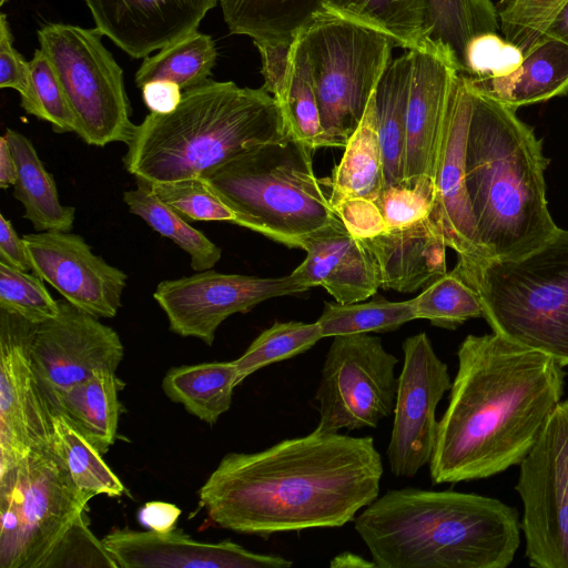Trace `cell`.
<instances>
[{"label":"cell","instance_id":"6da1fadb","mask_svg":"<svg viewBox=\"0 0 568 568\" xmlns=\"http://www.w3.org/2000/svg\"><path fill=\"white\" fill-rule=\"evenodd\" d=\"M383 460L371 436L322 433L255 453H229L199 490L219 527L270 537L342 527L379 494Z\"/></svg>","mask_w":568,"mask_h":568},{"label":"cell","instance_id":"7a4b0ae2","mask_svg":"<svg viewBox=\"0 0 568 568\" xmlns=\"http://www.w3.org/2000/svg\"><path fill=\"white\" fill-rule=\"evenodd\" d=\"M438 422L434 485L484 479L519 465L561 402L564 367L498 334L467 335Z\"/></svg>","mask_w":568,"mask_h":568},{"label":"cell","instance_id":"3957f363","mask_svg":"<svg viewBox=\"0 0 568 568\" xmlns=\"http://www.w3.org/2000/svg\"><path fill=\"white\" fill-rule=\"evenodd\" d=\"M354 528L378 568H506L520 545L516 508L454 490H388Z\"/></svg>","mask_w":568,"mask_h":568},{"label":"cell","instance_id":"277c9868","mask_svg":"<svg viewBox=\"0 0 568 568\" xmlns=\"http://www.w3.org/2000/svg\"><path fill=\"white\" fill-rule=\"evenodd\" d=\"M470 94L465 179L478 243L485 257L517 256L558 230L546 199L549 159L517 110Z\"/></svg>","mask_w":568,"mask_h":568},{"label":"cell","instance_id":"5b68a950","mask_svg":"<svg viewBox=\"0 0 568 568\" xmlns=\"http://www.w3.org/2000/svg\"><path fill=\"white\" fill-rule=\"evenodd\" d=\"M288 135L278 103L263 87L209 80L183 91L172 112H150L135 125L123 164L135 180L149 183L201 179L254 148Z\"/></svg>","mask_w":568,"mask_h":568},{"label":"cell","instance_id":"8992f818","mask_svg":"<svg viewBox=\"0 0 568 568\" xmlns=\"http://www.w3.org/2000/svg\"><path fill=\"white\" fill-rule=\"evenodd\" d=\"M314 152L288 135L230 160L201 180L237 214L239 226L303 250L313 237L347 230L314 172Z\"/></svg>","mask_w":568,"mask_h":568},{"label":"cell","instance_id":"52a82bcc","mask_svg":"<svg viewBox=\"0 0 568 568\" xmlns=\"http://www.w3.org/2000/svg\"><path fill=\"white\" fill-rule=\"evenodd\" d=\"M493 333L568 365V231L513 257L457 260Z\"/></svg>","mask_w":568,"mask_h":568},{"label":"cell","instance_id":"ba28073f","mask_svg":"<svg viewBox=\"0 0 568 568\" xmlns=\"http://www.w3.org/2000/svg\"><path fill=\"white\" fill-rule=\"evenodd\" d=\"M315 85L326 148H345L392 61L393 41L326 11L300 30Z\"/></svg>","mask_w":568,"mask_h":568},{"label":"cell","instance_id":"9c48e42d","mask_svg":"<svg viewBox=\"0 0 568 568\" xmlns=\"http://www.w3.org/2000/svg\"><path fill=\"white\" fill-rule=\"evenodd\" d=\"M89 500L52 446L32 449L0 475V568H42Z\"/></svg>","mask_w":568,"mask_h":568},{"label":"cell","instance_id":"30bf717a","mask_svg":"<svg viewBox=\"0 0 568 568\" xmlns=\"http://www.w3.org/2000/svg\"><path fill=\"white\" fill-rule=\"evenodd\" d=\"M98 28L48 23L38 30L40 49L55 68L75 133L90 145L128 143L135 124L125 92L123 70L103 45Z\"/></svg>","mask_w":568,"mask_h":568},{"label":"cell","instance_id":"8fae6325","mask_svg":"<svg viewBox=\"0 0 568 568\" xmlns=\"http://www.w3.org/2000/svg\"><path fill=\"white\" fill-rule=\"evenodd\" d=\"M398 358L369 333L337 335L315 393L322 433L376 428L394 412Z\"/></svg>","mask_w":568,"mask_h":568},{"label":"cell","instance_id":"7c38bea8","mask_svg":"<svg viewBox=\"0 0 568 568\" xmlns=\"http://www.w3.org/2000/svg\"><path fill=\"white\" fill-rule=\"evenodd\" d=\"M519 468L528 565L568 568V400L556 406Z\"/></svg>","mask_w":568,"mask_h":568},{"label":"cell","instance_id":"4fadbf2b","mask_svg":"<svg viewBox=\"0 0 568 568\" xmlns=\"http://www.w3.org/2000/svg\"><path fill=\"white\" fill-rule=\"evenodd\" d=\"M313 288L292 273L281 277L225 274L214 270L165 280L153 297L169 321L170 331L211 346L219 326L230 316L252 311L260 303L294 296Z\"/></svg>","mask_w":568,"mask_h":568},{"label":"cell","instance_id":"5bb4252c","mask_svg":"<svg viewBox=\"0 0 568 568\" xmlns=\"http://www.w3.org/2000/svg\"><path fill=\"white\" fill-rule=\"evenodd\" d=\"M37 325L0 308V474L52 446L51 408L30 351Z\"/></svg>","mask_w":568,"mask_h":568},{"label":"cell","instance_id":"9a60e30c","mask_svg":"<svg viewBox=\"0 0 568 568\" xmlns=\"http://www.w3.org/2000/svg\"><path fill=\"white\" fill-rule=\"evenodd\" d=\"M402 349L404 364L397 377L386 453L393 475L414 477L432 459L438 429L436 408L450 389L452 379L426 333L407 337Z\"/></svg>","mask_w":568,"mask_h":568},{"label":"cell","instance_id":"2e32d148","mask_svg":"<svg viewBox=\"0 0 568 568\" xmlns=\"http://www.w3.org/2000/svg\"><path fill=\"white\" fill-rule=\"evenodd\" d=\"M58 302V315L37 325L30 346L47 402L97 372H116L124 356L116 331L64 298Z\"/></svg>","mask_w":568,"mask_h":568},{"label":"cell","instance_id":"e0dca14e","mask_svg":"<svg viewBox=\"0 0 568 568\" xmlns=\"http://www.w3.org/2000/svg\"><path fill=\"white\" fill-rule=\"evenodd\" d=\"M32 272L62 298L98 318L116 316L126 274L92 252L78 234L44 231L22 236Z\"/></svg>","mask_w":568,"mask_h":568},{"label":"cell","instance_id":"ac0fdd59","mask_svg":"<svg viewBox=\"0 0 568 568\" xmlns=\"http://www.w3.org/2000/svg\"><path fill=\"white\" fill-rule=\"evenodd\" d=\"M404 180L434 179L437 154L459 71L454 61L425 42L410 50Z\"/></svg>","mask_w":568,"mask_h":568},{"label":"cell","instance_id":"d6986e66","mask_svg":"<svg viewBox=\"0 0 568 568\" xmlns=\"http://www.w3.org/2000/svg\"><path fill=\"white\" fill-rule=\"evenodd\" d=\"M119 568H288L292 561L247 550L230 540L199 541L168 532L114 529L102 539Z\"/></svg>","mask_w":568,"mask_h":568},{"label":"cell","instance_id":"ffe728a7","mask_svg":"<svg viewBox=\"0 0 568 568\" xmlns=\"http://www.w3.org/2000/svg\"><path fill=\"white\" fill-rule=\"evenodd\" d=\"M95 28L140 59L197 30L219 0H84Z\"/></svg>","mask_w":568,"mask_h":568},{"label":"cell","instance_id":"44dd1931","mask_svg":"<svg viewBox=\"0 0 568 568\" xmlns=\"http://www.w3.org/2000/svg\"><path fill=\"white\" fill-rule=\"evenodd\" d=\"M471 94L459 73L447 114L435 168L436 210L447 247L459 258H485L466 187L465 155Z\"/></svg>","mask_w":568,"mask_h":568},{"label":"cell","instance_id":"7402d4cb","mask_svg":"<svg viewBox=\"0 0 568 568\" xmlns=\"http://www.w3.org/2000/svg\"><path fill=\"white\" fill-rule=\"evenodd\" d=\"M359 241L384 290L413 293L447 272V245L436 206L423 221Z\"/></svg>","mask_w":568,"mask_h":568},{"label":"cell","instance_id":"603a6c76","mask_svg":"<svg viewBox=\"0 0 568 568\" xmlns=\"http://www.w3.org/2000/svg\"><path fill=\"white\" fill-rule=\"evenodd\" d=\"M304 261L292 272L312 287L322 286L342 304L363 302L381 287L374 261L347 230L308 240Z\"/></svg>","mask_w":568,"mask_h":568},{"label":"cell","instance_id":"cb8c5ba5","mask_svg":"<svg viewBox=\"0 0 568 568\" xmlns=\"http://www.w3.org/2000/svg\"><path fill=\"white\" fill-rule=\"evenodd\" d=\"M464 79L468 89L515 110L568 95V44L546 36L524 55L521 65L504 78Z\"/></svg>","mask_w":568,"mask_h":568},{"label":"cell","instance_id":"d4e9b609","mask_svg":"<svg viewBox=\"0 0 568 568\" xmlns=\"http://www.w3.org/2000/svg\"><path fill=\"white\" fill-rule=\"evenodd\" d=\"M344 149V154L331 175L321 179L333 210L348 202H374L386 185L374 94L359 125Z\"/></svg>","mask_w":568,"mask_h":568},{"label":"cell","instance_id":"484cf974","mask_svg":"<svg viewBox=\"0 0 568 568\" xmlns=\"http://www.w3.org/2000/svg\"><path fill=\"white\" fill-rule=\"evenodd\" d=\"M3 135L16 161L17 182L13 185V195L23 205V217L38 232H70L75 209L60 202L55 182L45 170L32 142L13 129H7Z\"/></svg>","mask_w":568,"mask_h":568},{"label":"cell","instance_id":"4316f807","mask_svg":"<svg viewBox=\"0 0 568 568\" xmlns=\"http://www.w3.org/2000/svg\"><path fill=\"white\" fill-rule=\"evenodd\" d=\"M123 387L115 372L100 371L48 400L62 412L103 455L114 444Z\"/></svg>","mask_w":568,"mask_h":568},{"label":"cell","instance_id":"83f0119b","mask_svg":"<svg viewBox=\"0 0 568 568\" xmlns=\"http://www.w3.org/2000/svg\"><path fill=\"white\" fill-rule=\"evenodd\" d=\"M410 74L412 53L407 51L392 59L374 93L376 126L386 185L404 180Z\"/></svg>","mask_w":568,"mask_h":568},{"label":"cell","instance_id":"f1b7e54d","mask_svg":"<svg viewBox=\"0 0 568 568\" xmlns=\"http://www.w3.org/2000/svg\"><path fill=\"white\" fill-rule=\"evenodd\" d=\"M239 385L233 362H207L170 368L162 388L168 398L182 404L193 416L210 425L230 409Z\"/></svg>","mask_w":568,"mask_h":568},{"label":"cell","instance_id":"f546056e","mask_svg":"<svg viewBox=\"0 0 568 568\" xmlns=\"http://www.w3.org/2000/svg\"><path fill=\"white\" fill-rule=\"evenodd\" d=\"M232 34L254 42L294 39L322 11V0H219Z\"/></svg>","mask_w":568,"mask_h":568},{"label":"cell","instance_id":"4dcf8cb0","mask_svg":"<svg viewBox=\"0 0 568 568\" xmlns=\"http://www.w3.org/2000/svg\"><path fill=\"white\" fill-rule=\"evenodd\" d=\"M322 10L374 29L407 51L425 41L426 0H322Z\"/></svg>","mask_w":568,"mask_h":568},{"label":"cell","instance_id":"1f68e13d","mask_svg":"<svg viewBox=\"0 0 568 568\" xmlns=\"http://www.w3.org/2000/svg\"><path fill=\"white\" fill-rule=\"evenodd\" d=\"M426 1L424 43L428 42L445 52L462 73L468 41L476 34L499 29L496 6L491 0Z\"/></svg>","mask_w":568,"mask_h":568},{"label":"cell","instance_id":"d6a6232c","mask_svg":"<svg viewBox=\"0 0 568 568\" xmlns=\"http://www.w3.org/2000/svg\"><path fill=\"white\" fill-rule=\"evenodd\" d=\"M51 408V407H50ZM52 449L78 490L89 499L97 495L121 497L125 487L88 440L62 412L51 408Z\"/></svg>","mask_w":568,"mask_h":568},{"label":"cell","instance_id":"836d02e7","mask_svg":"<svg viewBox=\"0 0 568 568\" xmlns=\"http://www.w3.org/2000/svg\"><path fill=\"white\" fill-rule=\"evenodd\" d=\"M123 202L130 213L141 217L150 227L187 253L193 271L211 270L220 261L222 250L159 199L146 182L136 180V189L125 191Z\"/></svg>","mask_w":568,"mask_h":568},{"label":"cell","instance_id":"e575fe53","mask_svg":"<svg viewBox=\"0 0 568 568\" xmlns=\"http://www.w3.org/2000/svg\"><path fill=\"white\" fill-rule=\"evenodd\" d=\"M216 58L213 39L196 30L145 57L135 73V84L141 89L148 82L168 80L186 91L210 80Z\"/></svg>","mask_w":568,"mask_h":568},{"label":"cell","instance_id":"d590c367","mask_svg":"<svg viewBox=\"0 0 568 568\" xmlns=\"http://www.w3.org/2000/svg\"><path fill=\"white\" fill-rule=\"evenodd\" d=\"M277 103L292 138L314 151L326 148L312 70L300 31L294 37L285 91Z\"/></svg>","mask_w":568,"mask_h":568},{"label":"cell","instance_id":"8d00e7d4","mask_svg":"<svg viewBox=\"0 0 568 568\" xmlns=\"http://www.w3.org/2000/svg\"><path fill=\"white\" fill-rule=\"evenodd\" d=\"M416 320L412 301L392 302L379 294L368 302H325L316 321L323 337L357 333H384Z\"/></svg>","mask_w":568,"mask_h":568},{"label":"cell","instance_id":"74e56055","mask_svg":"<svg viewBox=\"0 0 568 568\" xmlns=\"http://www.w3.org/2000/svg\"><path fill=\"white\" fill-rule=\"evenodd\" d=\"M410 301L416 320H427L445 329H456L470 318L484 317L478 294L454 271L432 281Z\"/></svg>","mask_w":568,"mask_h":568},{"label":"cell","instance_id":"f35d334b","mask_svg":"<svg viewBox=\"0 0 568 568\" xmlns=\"http://www.w3.org/2000/svg\"><path fill=\"white\" fill-rule=\"evenodd\" d=\"M321 338L323 334L317 322H275L233 361L237 369L239 384L267 365L305 353Z\"/></svg>","mask_w":568,"mask_h":568},{"label":"cell","instance_id":"ab89813d","mask_svg":"<svg viewBox=\"0 0 568 568\" xmlns=\"http://www.w3.org/2000/svg\"><path fill=\"white\" fill-rule=\"evenodd\" d=\"M30 71L29 88L20 95L21 108L28 114L49 122L57 133L75 132V118L59 74L40 48L30 60Z\"/></svg>","mask_w":568,"mask_h":568},{"label":"cell","instance_id":"60d3db41","mask_svg":"<svg viewBox=\"0 0 568 568\" xmlns=\"http://www.w3.org/2000/svg\"><path fill=\"white\" fill-rule=\"evenodd\" d=\"M373 204L384 231L415 224L428 217L436 206L435 181L420 176L385 185Z\"/></svg>","mask_w":568,"mask_h":568},{"label":"cell","instance_id":"b9f144b4","mask_svg":"<svg viewBox=\"0 0 568 568\" xmlns=\"http://www.w3.org/2000/svg\"><path fill=\"white\" fill-rule=\"evenodd\" d=\"M0 308L40 324L58 315L59 302L33 272L0 261Z\"/></svg>","mask_w":568,"mask_h":568},{"label":"cell","instance_id":"7bdbcfd3","mask_svg":"<svg viewBox=\"0 0 568 568\" xmlns=\"http://www.w3.org/2000/svg\"><path fill=\"white\" fill-rule=\"evenodd\" d=\"M567 0H498L501 36L518 45L524 55L546 37L557 12Z\"/></svg>","mask_w":568,"mask_h":568},{"label":"cell","instance_id":"ee69618b","mask_svg":"<svg viewBox=\"0 0 568 568\" xmlns=\"http://www.w3.org/2000/svg\"><path fill=\"white\" fill-rule=\"evenodd\" d=\"M146 183L159 199L173 207L185 220L239 224L237 214L201 179Z\"/></svg>","mask_w":568,"mask_h":568},{"label":"cell","instance_id":"f6af8a7d","mask_svg":"<svg viewBox=\"0 0 568 568\" xmlns=\"http://www.w3.org/2000/svg\"><path fill=\"white\" fill-rule=\"evenodd\" d=\"M521 49L497 31L473 37L465 49L462 74L469 78H504L513 74L523 63Z\"/></svg>","mask_w":568,"mask_h":568},{"label":"cell","instance_id":"bcb514c9","mask_svg":"<svg viewBox=\"0 0 568 568\" xmlns=\"http://www.w3.org/2000/svg\"><path fill=\"white\" fill-rule=\"evenodd\" d=\"M60 567L119 568L103 541L90 530L84 511L75 518L42 565V568Z\"/></svg>","mask_w":568,"mask_h":568},{"label":"cell","instance_id":"7dc6e473","mask_svg":"<svg viewBox=\"0 0 568 568\" xmlns=\"http://www.w3.org/2000/svg\"><path fill=\"white\" fill-rule=\"evenodd\" d=\"M292 40L254 42L262 61L265 89L278 102L284 94L291 63Z\"/></svg>","mask_w":568,"mask_h":568},{"label":"cell","instance_id":"c3c4849f","mask_svg":"<svg viewBox=\"0 0 568 568\" xmlns=\"http://www.w3.org/2000/svg\"><path fill=\"white\" fill-rule=\"evenodd\" d=\"M30 61L13 47L7 16L0 14V88L13 89L23 95L30 84Z\"/></svg>","mask_w":568,"mask_h":568},{"label":"cell","instance_id":"681fc988","mask_svg":"<svg viewBox=\"0 0 568 568\" xmlns=\"http://www.w3.org/2000/svg\"><path fill=\"white\" fill-rule=\"evenodd\" d=\"M0 261L24 272H32V264L23 237L10 220L0 214Z\"/></svg>","mask_w":568,"mask_h":568},{"label":"cell","instance_id":"f907efd6","mask_svg":"<svg viewBox=\"0 0 568 568\" xmlns=\"http://www.w3.org/2000/svg\"><path fill=\"white\" fill-rule=\"evenodd\" d=\"M141 90L148 109L159 114H166L175 110L183 93L179 84L168 80L148 82Z\"/></svg>","mask_w":568,"mask_h":568},{"label":"cell","instance_id":"816d5d0a","mask_svg":"<svg viewBox=\"0 0 568 568\" xmlns=\"http://www.w3.org/2000/svg\"><path fill=\"white\" fill-rule=\"evenodd\" d=\"M181 509L171 503L149 501L138 510L140 525L149 530L168 532L176 528Z\"/></svg>","mask_w":568,"mask_h":568},{"label":"cell","instance_id":"f5cc1de1","mask_svg":"<svg viewBox=\"0 0 568 568\" xmlns=\"http://www.w3.org/2000/svg\"><path fill=\"white\" fill-rule=\"evenodd\" d=\"M17 182V166L11 149L4 135L0 138V187L13 186Z\"/></svg>","mask_w":568,"mask_h":568},{"label":"cell","instance_id":"db71d44e","mask_svg":"<svg viewBox=\"0 0 568 568\" xmlns=\"http://www.w3.org/2000/svg\"><path fill=\"white\" fill-rule=\"evenodd\" d=\"M546 36L555 37L568 44V0L555 16Z\"/></svg>","mask_w":568,"mask_h":568},{"label":"cell","instance_id":"11a10c76","mask_svg":"<svg viewBox=\"0 0 568 568\" xmlns=\"http://www.w3.org/2000/svg\"><path fill=\"white\" fill-rule=\"evenodd\" d=\"M329 566L332 568L376 567L373 560H366L365 558L349 551L342 552L334 557L331 560Z\"/></svg>","mask_w":568,"mask_h":568},{"label":"cell","instance_id":"9f6ffc18","mask_svg":"<svg viewBox=\"0 0 568 568\" xmlns=\"http://www.w3.org/2000/svg\"><path fill=\"white\" fill-rule=\"evenodd\" d=\"M8 0H0V6H3Z\"/></svg>","mask_w":568,"mask_h":568}]
</instances>
